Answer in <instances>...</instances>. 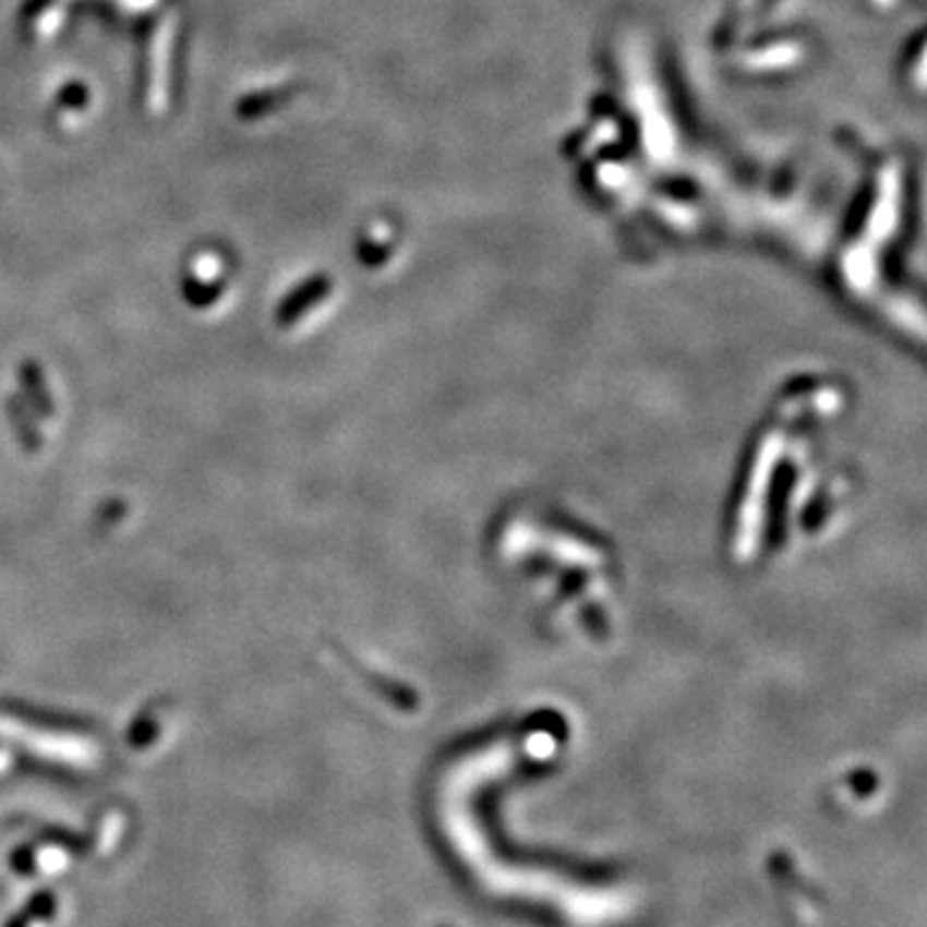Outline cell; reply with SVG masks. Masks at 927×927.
I'll return each instance as SVG.
<instances>
[{"instance_id": "obj_1", "label": "cell", "mask_w": 927, "mask_h": 927, "mask_svg": "<svg viewBox=\"0 0 927 927\" xmlns=\"http://www.w3.org/2000/svg\"><path fill=\"white\" fill-rule=\"evenodd\" d=\"M55 907H57L55 896L49 894V891H41V894H37L32 902L26 904L24 915L28 919H49L55 915Z\"/></svg>"}, {"instance_id": "obj_2", "label": "cell", "mask_w": 927, "mask_h": 927, "mask_svg": "<svg viewBox=\"0 0 927 927\" xmlns=\"http://www.w3.org/2000/svg\"><path fill=\"white\" fill-rule=\"evenodd\" d=\"M28 925V917L26 915H19V917H13L11 923H9V927H26Z\"/></svg>"}]
</instances>
